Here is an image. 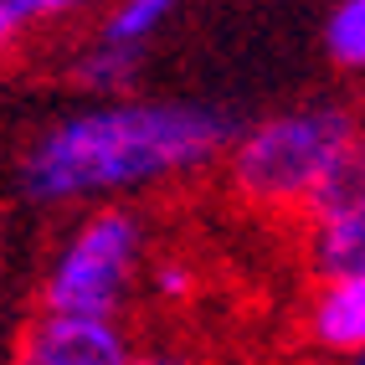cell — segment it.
<instances>
[{"mask_svg":"<svg viewBox=\"0 0 365 365\" xmlns=\"http://www.w3.org/2000/svg\"><path fill=\"white\" fill-rule=\"evenodd\" d=\"M237 124L206 103H134L113 98L67 113L26 150L21 180L41 206L103 201L196 175L227 155Z\"/></svg>","mask_w":365,"mask_h":365,"instance_id":"obj_1","label":"cell"},{"mask_svg":"<svg viewBox=\"0 0 365 365\" xmlns=\"http://www.w3.org/2000/svg\"><path fill=\"white\" fill-rule=\"evenodd\" d=\"M365 144V124L350 103H309L273 113L262 124L232 134L227 180L247 206L304 216L319 185Z\"/></svg>","mask_w":365,"mask_h":365,"instance_id":"obj_2","label":"cell"},{"mask_svg":"<svg viewBox=\"0 0 365 365\" xmlns=\"http://www.w3.org/2000/svg\"><path fill=\"white\" fill-rule=\"evenodd\" d=\"M144 222L124 206H93L62 237L41 273V309L46 314H88L118 319L144 278Z\"/></svg>","mask_w":365,"mask_h":365,"instance_id":"obj_3","label":"cell"},{"mask_svg":"<svg viewBox=\"0 0 365 365\" xmlns=\"http://www.w3.org/2000/svg\"><path fill=\"white\" fill-rule=\"evenodd\" d=\"M134 339L118 319L88 314H46L36 309L16 339L11 365H129Z\"/></svg>","mask_w":365,"mask_h":365,"instance_id":"obj_4","label":"cell"},{"mask_svg":"<svg viewBox=\"0 0 365 365\" xmlns=\"http://www.w3.org/2000/svg\"><path fill=\"white\" fill-rule=\"evenodd\" d=\"M309 339L329 360H350L365 350V273L355 278H319L309 299Z\"/></svg>","mask_w":365,"mask_h":365,"instance_id":"obj_5","label":"cell"},{"mask_svg":"<svg viewBox=\"0 0 365 365\" xmlns=\"http://www.w3.org/2000/svg\"><path fill=\"white\" fill-rule=\"evenodd\" d=\"M309 222V262L319 278H355L365 273V206L314 211Z\"/></svg>","mask_w":365,"mask_h":365,"instance_id":"obj_6","label":"cell"},{"mask_svg":"<svg viewBox=\"0 0 365 365\" xmlns=\"http://www.w3.org/2000/svg\"><path fill=\"white\" fill-rule=\"evenodd\" d=\"M139 72V46H118V41H103L93 36L78 57H72V83H83L103 98H118Z\"/></svg>","mask_w":365,"mask_h":365,"instance_id":"obj_7","label":"cell"},{"mask_svg":"<svg viewBox=\"0 0 365 365\" xmlns=\"http://www.w3.org/2000/svg\"><path fill=\"white\" fill-rule=\"evenodd\" d=\"M175 6H180V0H113L108 16H103V26H98V36L118 41V46H139V52H144V41L175 16Z\"/></svg>","mask_w":365,"mask_h":365,"instance_id":"obj_8","label":"cell"},{"mask_svg":"<svg viewBox=\"0 0 365 365\" xmlns=\"http://www.w3.org/2000/svg\"><path fill=\"white\" fill-rule=\"evenodd\" d=\"M324 52L334 67L365 72V0H339L324 21Z\"/></svg>","mask_w":365,"mask_h":365,"instance_id":"obj_9","label":"cell"},{"mask_svg":"<svg viewBox=\"0 0 365 365\" xmlns=\"http://www.w3.org/2000/svg\"><path fill=\"white\" fill-rule=\"evenodd\" d=\"M31 26H46L41 21V0H0V57H6Z\"/></svg>","mask_w":365,"mask_h":365,"instance_id":"obj_10","label":"cell"},{"mask_svg":"<svg viewBox=\"0 0 365 365\" xmlns=\"http://www.w3.org/2000/svg\"><path fill=\"white\" fill-rule=\"evenodd\" d=\"M129 365H206V360L190 355V350H180V345H155V350H134Z\"/></svg>","mask_w":365,"mask_h":365,"instance_id":"obj_11","label":"cell"},{"mask_svg":"<svg viewBox=\"0 0 365 365\" xmlns=\"http://www.w3.org/2000/svg\"><path fill=\"white\" fill-rule=\"evenodd\" d=\"M155 288H160L165 299H180L185 288H190V273H185L180 262H160V267H155Z\"/></svg>","mask_w":365,"mask_h":365,"instance_id":"obj_12","label":"cell"},{"mask_svg":"<svg viewBox=\"0 0 365 365\" xmlns=\"http://www.w3.org/2000/svg\"><path fill=\"white\" fill-rule=\"evenodd\" d=\"M88 6L93 0H41V21H67V16H78Z\"/></svg>","mask_w":365,"mask_h":365,"instance_id":"obj_13","label":"cell"},{"mask_svg":"<svg viewBox=\"0 0 365 365\" xmlns=\"http://www.w3.org/2000/svg\"><path fill=\"white\" fill-rule=\"evenodd\" d=\"M339 365H365V350H360V355H350V360H339Z\"/></svg>","mask_w":365,"mask_h":365,"instance_id":"obj_14","label":"cell"}]
</instances>
